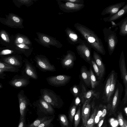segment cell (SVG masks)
<instances>
[{
	"label": "cell",
	"mask_w": 127,
	"mask_h": 127,
	"mask_svg": "<svg viewBox=\"0 0 127 127\" xmlns=\"http://www.w3.org/2000/svg\"><path fill=\"white\" fill-rule=\"evenodd\" d=\"M18 46L20 48H24V47H25L24 46H25V45L24 44H21L18 45Z\"/></svg>",
	"instance_id": "obj_47"
},
{
	"label": "cell",
	"mask_w": 127,
	"mask_h": 127,
	"mask_svg": "<svg viewBox=\"0 0 127 127\" xmlns=\"http://www.w3.org/2000/svg\"><path fill=\"white\" fill-rule=\"evenodd\" d=\"M97 110L96 108L95 109L93 113L88 120L85 127H94L95 119Z\"/></svg>",
	"instance_id": "obj_28"
},
{
	"label": "cell",
	"mask_w": 127,
	"mask_h": 127,
	"mask_svg": "<svg viewBox=\"0 0 127 127\" xmlns=\"http://www.w3.org/2000/svg\"><path fill=\"white\" fill-rule=\"evenodd\" d=\"M12 51L9 50H5L2 51L1 53L2 55H6L10 54L12 52Z\"/></svg>",
	"instance_id": "obj_41"
},
{
	"label": "cell",
	"mask_w": 127,
	"mask_h": 127,
	"mask_svg": "<svg viewBox=\"0 0 127 127\" xmlns=\"http://www.w3.org/2000/svg\"><path fill=\"white\" fill-rule=\"evenodd\" d=\"M18 40L19 42L20 43H22L23 41V40L22 39L21 37L19 38H18Z\"/></svg>",
	"instance_id": "obj_48"
},
{
	"label": "cell",
	"mask_w": 127,
	"mask_h": 127,
	"mask_svg": "<svg viewBox=\"0 0 127 127\" xmlns=\"http://www.w3.org/2000/svg\"><path fill=\"white\" fill-rule=\"evenodd\" d=\"M76 106L75 104L72 105L70 107L68 112V118L69 121L73 122L76 113Z\"/></svg>",
	"instance_id": "obj_29"
},
{
	"label": "cell",
	"mask_w": 127,
	"mask_h": 127,
	"mask_svg": "<svg viewBox=\"0 0 127 127\" xmlns=\"http://www.w3.org/2000/svg\"><path fill=\"white\" fill-rule=\"evenodd\" d=\"M1 37L4 40H6V38L5 37V35L3 34H2L1 35Z\"/></svg>",
	"instance_id": "obj_46"
},
{
	"label": "cell",
	"mask_w": 127,
	"mask_h": 127,
	"mask_svg": "<svg viewBox=\"0 0 127 127\" xmlns=\"http://www.w3.org/2000/svg\"><path fill=\"white\" fill-rule=\"evenodd\" d=\"M75 27L84 40L97 53L105 55L106 51L101 39L95 32L86 26L77 23Z\"/></svg>",
	"instance_id": "obj_1"
},
{
	"label": "cell",
	"mask_w": 127,
	"mask_h": 127,
	"mask_svg": "<svg viewBox=\"0 0 127 127\" xmlns=\"http://www.w3.org/2000/svg\"><path fill=\"white\" fill-rule=\"evenodd\" d=\"M102 106L103 105H100L99 107L98 108V109H97L96 113L95 119V124L98 123L100 121V118L101 114Z\"/></svg>",
	"instance_id": "obj_34"
},
{
	"label": "cell",
	"mask_w": 127,
	"mask_h": 127,
	"mask_svg": "<svg viewBox=\"0 0 127 127\" xmlns=\"http://www.w3.org/2000/svg\"><path fill=\"white\" fill-rule=\"evenodd\" d=\"M19 101L20 113V118H26L28 107L30 104V101L25 95L23 90H21L18 94Z\"/></svg>",
	"instance_id": "obj_8"
},
{
	"label": "cell",
	"mask_w": 127,
	"mask_h": 127,
	"mask_svg": "<svg viewBox=\"0 0 127 127\" xmlns=\"http://www.w3.org/2000/svg\"><path fill=\"white\" fill-rule=\"evenodd\" d=\"M92 58L99 69L102 78L105 73V67L101 57L97 52L94 51Z\"/></svg>",
	"instance_id": "obj_16"
},
{
	"label": "cell",
	"mask_w": 127,
	"mask_h": 127,
	"mask_svg": "<svg viewBox=\"0 0 127 127\" xmlns=\"http://www.w3.org/2000/svg\"><path fill=\"white\" fill-rule=\"evenodd\" d=\"M82 92L80 93L82 103L86 100L91 99L93 97L98 99L100 95L99 92L93 90H87L84 85H82Z\"/></svg>",
	"instance_id": "obj_12"
},
{
	"label": "cell",
	"mask_w": 127,
	"mask_h": 127,
	"mask_svg": "<svg viewBox=\"0 0 127 127\" xmlns=\"http://www.w3.org/2000/svg\"><path fill=\"white\" fill-rule=\"evenodd\" d=\"M121 78L122 79L125 88H127V72L124 52H121L119 61Z\"/></svg>",
	"instance_id": "obj_10"
},
{
	"label": "cell",
	"mask_w": 127,
	"mask_h": 127,
	"mask_svg": "<svg viewBox=\"0 0 127 127\" xmlns=\"http://www.w3.org/2000/svg\"><path fill=\"white\" fill-rule=\"evenodd\" d=\"M105 117H104L101 119L99 122L97 127H101L102 125L104 122Z\"/></svg>",
	"instance_id": "obj_42"
},
{
	"label": "cell",
	"mask_w": 127,
	"mask_h": 127,
	"mask_svg": "<svg viewBox=\"0 0 127 127\" xmlns=\"http://www.w3.org/2000/svg\"><path fill=\"white\" fill-rule=\"evenodd\" d=\"M124 127H127V120L124 119Z\"/></svg>",
	"instance_id": "obj_45"
},
{
	"label": "cell",
	"mask_w": 127,
	"mask_h": 127,
	"mask_svg": "<svg viewBox=\"0 0 127 127\" xmlns=\"http://www.w3.org/2000/svg\"><path fill=\"white\" fill-rule=\"evenodd\" d=\"M43 39L46 42H49L50 41L49 38L46 36H44L43 37Z\"/></svg>",
	"instance_id": "obj_44"
},
{
	"label": "cell",
	"mask_w": 127,
	"mask_h": 127,
	"mask_svg": "<svg viewBox=\"0 0 127 127\" xmlns=\"http://www.w3.org/2000/svg\"></svg>",
	"instance_id": "obj_53"
},
{
	"label": "cell",
	"mask_w": 127,
	"mask_h": 127,
	"mask_svg": "<svg viewBox=\"0 0 127 127\" xmlns=\"http://www.w3.org/2000/svg\"><path fill=\"white\" fill-rule=\"evenodd\" d=\"M4 71V70L0 68V74H2L3 72Z\"/></svg>",
	"instance_id": "obj_49"
},
{
	"label": "cell",
	"mask_w": 127,
	"mask_h": 127,
	"mask_svg": "<svg viewBox=\"0 0 127 127\" xmlns=\"http://www.w3.org/2000/svg\"><path fill=\"white\" fill-rule=\"evenodd\" d=\"M119 26V34L122 36L127 35V17L122 19L116 24L113 27Z\"/></svg>",
	"instance_id": "obj_21"
},
{
	"label": "cell",
	"mask_w": 127,
	"mask_h": 127,
	"mask_svg": "<svg viewBox=\"0 0 127 127\" xmlns=\"http://www.w3.org/2000/svg\"><path fill=\"white\" fill-rule=\"evenodd\" d=\"M58 120L61 127H69L70 123L66 115L64 114H60L58 116Z\"/></svg>",
	"instance_id": "obj_23"
},
{
	"label": "cell",
	"mask_w": 127,
	"mask_h": 127,
	"mask_svg": "<svg viewBox=\"0 0 127 127\" xmlns=\"http://www.w3.org/2000/svg\"><path fill=\"white\" fill-rule=\"evenodd\" d=\"M71 127L70 126V127Z\"/></svg>",
	"instance_id": "obj_54"
},
{
	"label": "cell",
	"mask_w": 127,
	"mask_h": 127,
	"mask_svg": "<svg viewBox=\"0 0 127 127\" xmlns=\"http://www.w3.org/2000/svg\"><path fill=\"white\" fill-rule=\"evenodd\" d=\"M68 2L75 3L84 4L83 0H68Z\"/></svg>",
	"instance_id": "obj_39"
},
{
	"label": "cell",
	"mask_w": 127,
	"mask_h": 127,
	"mask_svg": "<svg viewBox=\"0 0 127 127\" xmlns=\"http://www.w3.org/2000/svg\"><path fill=\"white\" fill-rule=\"evenodd\" d=\"M123 90L122 84L118 80L116 89L112 97L111 106L109 115H111L114 113L116 110Z\"/></svg>",
	"instance_id": "obj_7"
},
{
	"label": "cell",
	"mask_w": 127,
	"mask_h": 127,
	"mask_svg": "<svg viewBox=\"0 0 127 127\" xmlns=\"http://www.w3.org/2000/svg\"><path fill=\"white\" fill-rule=\"evenodd\" d=\"M28 77H21L13 79L9 82L10 85L17 88H21L26 87L30 83Z\"/></svg>",
	"instance_id": "obj_19"
},
{
	"label": "cell",
	"mask_w": 127,
	"mask_h": 127,
	"mask_svg": "<svg viewBox=\"0 0 127 127\" xmlns=\"http://www.w3.org/2000/svg\"><path fill=\"white\" fill-rule=\"evenodd\" d=\"M13 19L15 22H20V20L18 18L14 16L13 17Z\"/></svg>",
	"instance_id": "obj_43"
},
{
	"label": "cell",
	"mask_w": 127,
	"mask_h": 127,
	"mask_svg": "<svg viewBox=\"0 0 127 127\" xmlns=\"http://www.w3.org/2000/svg\"></svg>",
	"instance_id": "obj_55"
},
{
	"label": "cell",
	"mask_w": 127,
	"mask_h": 127,
	"mask_svg": "<svg viewBox=\"0 0 127 127\" xmlns=\"http://www.w3.org/2000/svg\"><path fill=\"white\" fill-rule=\"evenodd\" d=\"M118 123L120 127H124V119L122 113L120 112L118 116Z\"/></svg>",
	"instance_id": "obj_35"
},
{
	"label": "cell",
	"mask_w": 127,
	"mask_h": 127,
	"mask_svg": "<svg viewBox=\"0 0 127 127\" xmlns=\"http://www.w3.org/2000/svg\"><path fill=\"white\" fill-rule=\"evenodd\" d=\"M112 77L111 72L109 75L107 80L104 90L103 94V98H106L107 100L108 98L109 93L110 85L111 83Z\"/></svg>",
	"instance_id": "obj_24"
},
{
	"label": "cell",
	"mask_w": 127,
	"mask_h": 127,
	"mask_svg": "<svg viewBox=\"0 0 127 127\" xmlns=\"http://www.w3.org/2000/svg\"><path fill=\"white\" fill-rule=\"evenodd\" d=\"M91 99L86 100L83 103L81 112V118L83 127H85L89 118L91 108Z\"/></svg>",
	"instance_id": "obj_11"
},
{
	"label": "cell",
	"mask_w": 127,
	"mask_h": 127,
	"mask_svg": "<svg viewBox=\"0 0 127 127\" xmlns=\"http://www.w3.org/2000/svg\"><path fill=\"white\" fill-rule=\"evenodd\" d=\"M89 70L90 73L91 86L92 89H93L98 84L99 81L97 80L91 67H90Z\"/></svg>",
	"instance_id": "obj_25"
},
{
	"label": "cell",
	"mask_w": 127,
	"mask_h": 127,
	"mask_svg": "<svg viewBox=\"0 0 127 127\" xmlns=\"http://www.w3.org/2000/svg\"><path fill=\"white\" fill-rule=\"evenodd\" d=\"M2 85L0 84V88H2Z\"/></svg>",
	"instance_id": "obj_51"
},
{
	"label": "cell",
	"mask_w": 127,
	"mask_h": 127,
	"mask_svg": "<svg viewBox=\"0 0 127 127\" xmlns=\"http://www.w3.org/2000/svg\"><path fill=\"white\" fill-rule=\"evenodd\" d=\"M127 12V4L124 5L123 7L117 12L114 14L103 19L105 22H110L114 21L121 18Z\"/></svg>",
	"instance_id": "obj_15"
},
{
	"label": "cell",
	"mask_w": 127,
	"mask_h": 127,
	"mask_svg": "<svg viewBox=\"0 0 127 127\" xmlns=\"http://www.w3.org/2000/svg\"><path fill=\"white\" fill-rule=\"evenodd\" d=\"M107 113V107L106 106H103L102 110L101 117L100 118V120L102 118L104 117Z\"/></svg>",
	"instance_id": "obj_37"
},
{
	"label": "cell",
	"mask_w": 127,
	"mask_h": 127,
	"mask_svg": "<svg viewBox=\"0 0 127 127\" xmlns=\"http://www.w3.org/2000/svg\"><path fill=\"white\" fill-rule=\"evenodd\" d=\"M125 3V2H123L110 5L103 10L101 13V15H104L109 14V16L112 15L118 11Z\"/></svg>",
	"instance_id": "obj_13"
},
{
	"label": "cell",
	"mask_w": 127,
	"mask_h": 127,
	"mask_svg": "<svg viewBox=\"0 0 127 127\" xmlns=\"http://www.w3.org/2000/svg\"><path fill=\"white\" fill-rule=\"evenodd\" d=\"M124 110L126 115H127V107H126L124 108Z\"/></svg>",
	"instance_id": "obj_50"
},
{
	"label": "cell",
	"mask_w": 127,
	"mask_h": 127,
	"mask_svg": "<svg viewBox=\"0 0 127 127\" xmlns=\"http://www.w3.org/2000/svg\"><path fill=\"white\" fill-rule=\"evenodd\" d=\"M111 72L112 73L111 80L109 95L107 100V102L110 101L112 98L116 89V85L118 80L117 73L114 70H112Z\"/></svg>",
	"instance_id": "obj_18"
},
{
	"label": "cell",
	"mask_w": 127,
	"mask_h": 127,
	"mask_svg": "<svg viewBox=\"0 0 127 127\" xmlns=\"http://www.w3.org/2000/svg\"><path fill=\"white\" fill-rule=\"evenodd\" d=\"M76 59L74 53L72 52L68 53L61 62L62 67L66 69L72 68L74 65V61Z\"/></svg>",
	"instance_id": "obj_14"
},
{
	"label": "cell",
	"mask_w": 127,
	"mask_h": 127,
	"mask_svg": "<svg viewBox=\"0 0 127 127\" xmlns=\"http://www.w3.org/2000/svg\"><path fill=\"white\" fill-rule=\"evenodd\" d=\"M40 92V97L53 108L59 109L63 106L64 104L63 100L53 90L45 88L41 89Z\"/></svg>",
	"instance_id": "obj_2"
},
{
	"label": "cell",
	"mask_w": 127,
	"mask_h": 127,
	"mask_svg": "<svg viewBox=\"0 0 127 127\" xmlns=\"http://www.w3.org/2000/svg\"><path fill=\"white\" fill-rule=\"evenodd\" d=\"M71 78L70 76L61 75L50 76L47 78L46 79L49 85L58 87L65 86L69 83Z\"/></svg>",
	"instance_id": "obj_6"
},
{
	"label": "cell",
	"mask_w": 127,
	"mask_h": 127,
	"mask_svg": "<svg viewBox=\"0 0 127 127\" xmlns=\"http://www.w3.org/2000/svg\"><path fill=\"white\" fill-rule=\"evenodd\" d=\"M26 118H20L19 123L17 127H27Z\"/></svg>",
	"instance_id": "obj_36"
},
{
	"label": "cell",
	"mask_w": 127,
	"mask_h": 127,
	"mask_svg": "<svg viewBox=\"0 0 127 127\" xmlns=\"http://www.w3.org/2000/svg\"><path fill=\"white\" fill-rule=\"evenodd\" d=\"M77 52L80 57L86 62L91 65L92 58L91 46L85 40L82 39L76 47Z\"/></svg>",
	"instance_id": "obj_5"
},
{
	"label": "cell",
	"mask_w": 127,
	"mask_h": 127,
	"mask_svg": "<svg viewBox=\"0 0 127 127\" xmlns=\"http://www.w3.org/2000/svg\"><path fill=\"white\" fill-rule=\"evenodd\" d=\"M25 72L30 78L34 79H37L38 78V75L34 67L28 61L25 62Z\"/></svg>",
	"instance_id": "obj_17"
},
{
	"label": "cell",
	"mask_w": 127,
	"mask_h": 127,
	"mask_svg": "<svg viewBox=\"0 0 127 127\" xmlns=\"http://www.w3.org/2000/svg\"><path fill=\"white\" fill-rule=\"evenodd\" d=\"M81 77L86 85L89 87L91 85L90 73V70L85 65L82 66L80 69Z\"/></svg>",
	"instance_id": "obj_20"
},
{
	"label": "cell",
	"mask_w": 127,
	"mask_h": 127,
	"mask_svg": "<svg viewBox=\"0 0 127 127\" xmlns=\"http://www.w3.org/2000/svg\"><path fill=\"white\" fill-rule=\"evenodd\" d=\"M80 93L75 98L74 103L75 105L77 106L78 105L81 101V99Z\"/></svg>",
	"instance_id": "obj_38"
},
{
	"label": "cell",
	"mask_w": 127,
	"mask_h": 127,
	"mask_svg": "<svg viewBox=\"0 0 127 127\" xmlns=\"http://www.w3.org/2000/svg\"><path fill=\"white\" fill-rule=\"evenodd\" d=\"M70 90L75 98L78 96L80 93V88L78 85H73L70 88Z\"/></svg>",
	"instance_id": "obj_31"
},
{
	"label": "cell",
	"mask_w": 127,
	"mask_h": 127,
	"mask_svg": "<svg viewBox=\"0 0 127 127\" xmlns=\"http://www.w3.org/2000/svg\"><path fill=\"white\" fill-rule=\"evenodd\" d=\"M4 62L11 65L19 66L21 63L13 57H9L5 59Z\"/></svg>",
	"instance_id": "obj_26"
},
{
	"label": "cell",
	"mask_w": 127,
	"mask_h": 127,
	"mask_svg": "<svg viewBox=\"0 0 127 127\" xmlns=\"http://www.w3.org/2000/svg\"><path fill=\"white\" fill-rule=\"evenodd\" d=\"M117 28L115 30H113L110 28L105 27L102 30L104 39L107 43L108 52L110 55L114 52L118 42L116 34Z\"/></svg>",
	"instance_id": "obj_3"
},
{
	"label": "cell",
	"mask_w": 127,
	"mask_h": 127,
	"mask_svg": "<svg viewBox=\"0 0 127 127\" xmlns=\"http://www.w3.org/2000/svg\"><path fill=\"white\" fill-rule=\"evenodd\" d=\"M54 115L38 117L31 123L27 124V127H37L42 123L52 117Z\"/></svg>",
	"instance_id": "obj_22"
},
{
	"label": "cell",
	"mask_w": 127,
	"mask_h": 127,
	"mask_svg": "<svg viewBox=\"0 0 127 127\" xmlns=\"http://www.w3.org/2000/svg\"><path fill=\"white\" fill-rule=\"evenodd\" d=\"M81 127H83L82 126Z\"/></svg>",
	"instance_id": "obj_52"
},
{
	"label": "cell",
	"mask_w": 127,
	"mask_h": 127,
	"mask_svg": "<svg viewBox=\"0 0 127 127\" xmlns=\"http://www.w3.org/2000/svg\"><path fill=\"white\" fill-rule=\"evenodd\" d=\"M32 105L36 108L38 117L54 115L55 111L54 108L40 96L38 99L33 103Z\"/></svg>",
	"instance_id": "obj_4"
},
{
	"label": "cell",
	"mask_w": 127,
	"mask_h": 127,
	"mask_svg": "<svg viewBox=\"0 0 127 127\" xmlns=\"http://www.w3.org/2000/svg\"><path fill=\"white\" fill-rule=\"evenodd\" d=\"M80 108L79 107L74 117V127H78L80 122Z\"/></svg>",
	"instance_id": "obj_33"
},
{
	"label": "cell",
	"mask_w": 127,
	"mask_h": 127,
	"mask_svg": "<svg viewBox=\"0 0 127 127\" xmlns=\"http://www.w3.org/2000/svg\"><path fill=\"white\" fill-rule=\"evenodd\" d=\"M125 95L123 100L124 104H125L127 103V88H125Z\"/></svg>",
	"instance_id": "obj_40"
},
{
	"label": "cell",
	"mask_w": 127,
	"mask_h": 127,
	"mask_svg": "<svg viewBox=\"0 0 127 127\" xmlns=\"http://www.w3.org/2000/svg\"><path fill=\"white\" fill-rule=\"evenodd\" d=\"M35 61L36 66L42 71L52 72L56 71L55 66L51 64L46 58L37 57L35 58Z\"/></svg>",
	"instance_id": "obj_9"
},
{
	"label": "cell",
	"mask_w": 127,
	"mask_h": 127,
	"mask_svg": "<svg viewBox=\"0 0 127 127\" xmlns=\"http://www.w3.org/2000/svg\"><path fill=\"white\" fill-rule=\"evenodd\" d=\"M91 65L93 66L96 76L97 77L98 79L99 80L101 79L102 78L100 70L93 59L91 61Z\"/></svg>",
	"instance_id": "obj_32"
},
{
	"label": "cell",
	"mask_w": 127,
	"mask_h": 127,
	"mask_svg": "<svg viewBox=\"0 0 127 127\" xmlns=\"http://www.w3.org/2000/svg\"><path fill=\"white\" fill-rule=\"evenodd\" d=\"M0 68L4 70L5 71L14 72L16 70V68L13 66L0 62Z\"/></svg>",
	"instance_id": "obj_27"
},
{
	"label": "cell",
	"mask_w": 127,
	"mask_h": 127,
	"mask_svg": "<svg viewBox=\"0 0 127 127\" xmlns=\"http://www.w3.org/2000/svg\"><path fill=\"white\" fill-rule=\"evenodd\" d=\"M55 118V115L50 119L42 123L37 127H54V125L52 123Z\"/></svg>",
	"instance_id": "obj_30"
}]
</instances>
